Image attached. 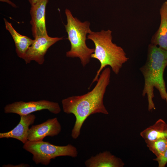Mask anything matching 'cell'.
<instances>
[{
    "instance_id": "obj_9",
    "label": "cell",
    "mask_w": 167,
    "mask_h": 167,
    "mask_svg": "<svg viewBox=\"0 0 167 167\" xmlns=\"http://www.w3.org/2000/svg\"><path fill=\"white\" fill-rule=\"evenodd\" d=\"M61 130V125L57 118H50L41 123L32 126L28 131V140H43L46 136L57 135Z\"/></svg>"
},
{
    "instance_id": "obj_7",
    "label": "cell",
    "mask_w": 167,
    "mask_h": 167,
    "mask_svg": "<svg viewBox=\"0 0 167 167\" xmlns=\"http://www.w3.org/2000/svg\"><path fill=\"white\" fill-rule=\"evenodd\" d=\"M62 39L63 37H53L49 36L35 38L23 59L26 64L34 61L39 65H42L45 61V55L49 48Z\"/></svg>"
},
{
    "instance_id": "obj_3",
    "label": "cell",
    "mask_w": 167,
    "mask_h": 167,
    "mask_svg": "<svg viewBox=\"0 0 167 167\" xmlns=\"http://www.w3.org/2000/svg\"><path fill=\"white\" fill-rule=\"evenodd\" d=\"M112 33L109 29L99 32L90 30L87 36V39L92 40L95 46L91 58L97 59L101 65L90 87L97 81L102 71L106 66H110L114 73L118 74L123 64L129 59L124 49L112 42Z\"/></svg>"
},
{
    "instance_id": "obj_6",
    "label": "cell",
    "mask_w": 167,
    "mask_h": 167,
    "mask_svg": "<svg viewBox=\"0 0 167 167\" xmlns=\"http://www.w3.org/2000/svg\"><path fill=\"white\" fill-rule=\"evenodd\" d=\"M44 109H47L54 114H58L61 111L58 103L43 100L28 102L20 101L9 104L4 107V112L6 113H15L21 116Z\"/></svg>"
},
{
    "instance_id": "obj_13",
    "label": "cell",
    "mask_w": 167,
    "mask_h": 167,
    "mask_svg": "<svg viewBox=\"0 0 167 167\" xmlns=\"http://www.w3.org/2000/svg\"><path fill=\"white\" fill-rule=\"evenodd\" d=\"M3 19L6 28L9 32L14 40L17 54L19 58L23 59L26 51L33 43L34 40L19 34L15 29L11 23L5 18Z\"/></svg>"
},
{
    "instance_id": "obj_12",
    "label": "cell",
    "mask_w": 167,
    "mask_h": 167,
    "mask_svg": "<svg viewBox=\"0 0 167 167\" xmlns=\"http://www.w3.org/2000/svg\"><path fill=\"white\" fill-rule=\"evenodd\" d=\"M159 12L160 25L158 29L152 36L151 43L167 50V1L163 3Z\"/></svg>"
},
{
    "instance_id": "obj_1",
    "label": "cell",
    "mask_w": 167,
    "mask_h": 167,
    "mask_svg": "<svg viewBox=\"0 0 167 167\" xmlns=\"http://www.w3.org/2000/svg\"><path fill=\"white\" fill-rule=\"evenodd\" d=\"M110 68H105L91 91L83 95L71 96L62 100L64 112L68 114L72 113L75 117L71 133L73 139L79 137L83 124L90 115L96 113L109 114L104 105L103 99L110 82Z\"/></svg>"
},
{
    "instance_id": "obj_2",
    "label": "cell",
    "mask_w": 167,
    "mask_h": 167,
    "mask_svg": "<svg viewBox=\"0 0 167 167\" xmlns=\"http://www.w3.org/2000/svg\"><path fill=\"white\" fill-rule=\"evenodd\" d=\"M167 66V50L151 43L149 44L146 63L140 68L144 80L142 96H147L149 111L156 109L153 100L154 88L159 91L161 98L167 102V92L163 76Z\"/></svg>"
},
{
    "instance_id": "obj_5",
    "label": "cell",
    "mask_w": 167,
    "mask_h": 167,
    "mask_svg": "<svg viewBox=\"0 0 167 167\" xmlns=\"http://www.w3.org/2000/svg\"><path fill=\"white\" fill-rule=\"evenodd\" d=\"M23 148L33 155L32 160L36 164L48 165L51 160L60 156H69L75 158L78 156L76 148L71 144L59 146L43 140H28Z\"/></svg>"
},
{
    "instance_id": "obj_11",
    "label": "cell",
    "mask_w": 167,
    "mask_h": 167,
    "mask_svg": "<svg viewBox=\"0 0 167 167\" xmlns=\"http://www.w3.org/2000/svg\"><path fill=\"white\" fill-rule=\"evenodd\" d=\"M87 167H123L124 163L120 158L105 151L91 156L84 162Z\"/></svg>"
},
{
    "instance_id": "obj_14",
    "label": "cell",
    "mask_w": 167,
    "mask_h": 167,
    "mask_svg": "<svg viewBox=\"0 0 167 167\" xmlns=\"http://www.w3.org/2000/svg\"><path fill=\"white\" fill-rule=\"evenodd\" d=\"M140 135L145 142L161 138L167 139V123L163 119H159L153 125L141 132Z\"/></svg>"
},
{
    "instance_id": "obj_4",
    "label": "cell",
    "mask_w": 167,
    "mask_h": 167,
    "mask_svg": "<svg viewBox=\"0 0 167 167\" xmlns=\"http://www.w3.org/2000/svg\"><path fill=\"white\" fill-rule=\"evenodd\" d=\"M67 23L65 25L68 34L67 39L70 41L71 48L66 53V56L69 58H78L83 67H85L90 61L91 55L94 48H88L86 44V36L91 30L90 23L88 21L81 22L73 16L70 11L65 10Z\"/></svg>"
},
{
    "instance_id": "obj_17",
    "label": "cell",
    "mask_w": 167,
    "mask_h": 167,
    "mask_svg": "<svg viewBox=\"0 0 167 167\" xmlns=\"http://www.w3.org/2000/svg\"><path fill=\"white\" fill-rule=\"evenodd\" d=\"M30 166L28 164L21 163L17 165H13L11 164L5 165L2 166L3 167H27Z\"/></svg>"
},
{
    "instance_id": "obj_8",
    "label": "cell",
    "mask_w": 167,
    "mask_h": 167,
    "mask_svg": "<svg viewBox=\"0 0 167 167\" xmlns=\"http://www.w3.org/2000/svg\"><path fill=\"white\" fill-rule=\"evenodd\" d=\"M49 0H39L31 5L30 24L32 35L35 39L48 36L46 27L45 11Z\"/></svg>"
},
{
    "instance_id": "obj_10",
    "label": "cell",
    "mask_w": 167,
    "mask_h": 167,
    "mask_svg": "<svg viewBox=\"0 0 167 167\" xmlns=\"http://www.w3.org/2000/svg\"><path fill=\"white\" fill-rule=\"evenodd\" d=\"M20 118L19 123L12 130L8 132L0 133V138H14L23 144L28 140L29 126L34 123L36 117L34 114L31 113L21 116Z\"/></svg>"
},
{
    "instance_id": "obj_18",
    "label": "cell",
    "mask_w": 167,
    "mask_h": 167,
    "mask_svg": "<svg viewBox=\"0 0 167 167\" xmlns=\"http://www.w3.org/2000/svg\"><path fill=\"white\" fill-rule=\"evenodd\" d=\"M0 1L1 2H6L14 7L16 8L17 7V6L14 3L9 0H0Z\"/></svg>"
},
{
    "instance_id": "obj_15",
    "label": "cell",
    "mask_w": 167,
    "mask_h": 167,
    "mask_svg": "<svg viewBox=\"0 0 167 167\" xmlns=\"http://www.w3.org/2000/svg\"><path fill=\"white\" fill-rule=\"evenodd\" d=\"M147 147L156 156H161L167 148V139L161 138L146 142Z\"/></svg>"
},
{
    "instance_id": "obj_19",
    "label": "cell",
    "mask_w": 167,
    "mask_h": 167,
    "mask_svg": "<svg viewBox=\"0 0 167 167\" xmlns=\"http://www.w3.org/2000/svg\"><path fill=\"white\" fill-rule=\"evenodd\" d=\"M39 0H28L31 5H33L36 2Z\"/></svg>"
},
{
    "instance_id": "obj_16",
    "label": "cell",
    "mask_w": 167,
    "mask_h": 167,
    "mask_svg": "<svg viewBox=\"0 0 167 167\" xmlns=\"http://www.w3.org/2000/svg\"><path fill=\"white\" fill-rule=\"evenodd\" d=\"M153 160L158 163L159 167H165L167 163V148L161 156L156 157Z\"/></svg>"
}]
</instances>
